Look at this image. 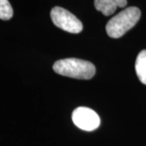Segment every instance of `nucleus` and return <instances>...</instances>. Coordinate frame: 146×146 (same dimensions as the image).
Instances as JSON below:
<instances>
[{"label":"nucleus","mask_w":146,"mask_h":146,"mask_svg":"<svg viewBox=\"0 0 146 146\" xmlns=\"http://www.w3.org/2000/svg\"><path fill=\"white\" fill-rule=\"evenodd\" d=\"M127 3V0H94L95 8L106 16L115 13L117 7H124Z\"/></svg>","instance_id":"39448f33"},{"label":"nucleus","mask_w":146,"mask_h":146,"mask_svg":"<svg viewBox=\"0 0 146 146\" xmlns=\"http://www.w3.org/2000/svg\"><path fill=\"white\" fill-rule=\"evenodd\" d=\"M72 121L75 125L84 131H94L100 125L98 115L88 107H78L73 111Z\"/></svg>","instance_id":"20e7f679"},{"label":"nucleus","mask_w":146,"mask_h":146,"mask_svg":"<svg viewBox=\"0 0 146 146\" xmlns=\"http://www.w3.org/2000/svg\"><path fill=\"white\" fill-rule=\"evenodd\" d=\"M141 10L136 7H130L120 11L108 21L106 26L108 36L112 38H119L123 36L136 25L141 18Z\"/></svg>","instance_id":"f03ea898"},{"label":"nucleus","mask_w":146,"mask_h":146,"mask_svg":"<svg viewBox=\"0 0 146 146\" xmlns=\"http://www.w3.org/2000/svg\"><path fill=\"white\" fill-rule=\"evenodd\" d=\"M53 70L58 75L79 80H89L94 77L96 72L93 63L75 58H63L55 62Z\"/></svg>","instance_id":"f257e3e1"},{"label":"nucleus","mask_w":146,"mask_h":146,"mask_svg":"<svg viewBox=\"0 0 146 146\" xmlns=\"http://www.w3.org/2000/svg\"><path fill=\"white\" fill-rule=\"evenodd\" d=\"M50 17L55 26L71 33H79L83 29L81 21L68 10L54 7L50 11Z\"/></svg>","instance_id":"7ed1b4c3"},{"label":"nucleus","mask_w":146,"mask_h":146,"mask_svg":"<svg viewBox=\"0 0 146 146\" xmlns=\"http://www.w3.org/2000/svg\"><path fill=\"white\" fill-rule=\"evenodd\" d=\"M135 69L140 81L146 84V50L139 53L135 63Z\"/></svg>","instance_id":"423d86ee"},{"label":"nucleus","mask_w":146,"mask_h":146,"mask_svg":"<svg viewBox=\"0 0 146 146\" xmlns=\"http://www.w3.org/2000/svg\"><path fill=\"white\" fill-rule=\"evenodd\" d=\"M13 16V9L8 0H0V19L8 21Z\"/></svg>","instance_id":"0eeeda50"}]
</instances>
